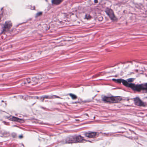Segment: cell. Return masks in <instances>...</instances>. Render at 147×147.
Wrapping results in <instances>:
<instances>
[{"mask_svg":"<svg viewBox=\"0 0 147 147\" xmlns=\"http://www.w3.org/2000/svg\"><path fill=\"white\" fill-rule=\"evenodd\" d=\"M114 81L117 83H122L124 85L127 87L131 88L132 89L137 92H141L142 91L147 92V84H143L139 85H136L135 84L129 83L127 81L123 80H114Z\"/></svg>","mask_w":147,"mask_h":147,"instance_id":"6da1fadb","label":"cell"},{"mask_svg":"<svg viewBox=\"0 0 147 147\" xmlns=\"http://www.w3.org/2000/svg\"><path fill=\"white\" fill-rule=\"evenodd\" d=\"M103 100L104 101L107 102L108 103H117L121 101V100H122V98L120 97H105L104 98Z\"/></svg>","mask_w":147,"mask_h":147,"instance_id":"7a4b0ae2","label":"cell"},{"mask_svg":"<svg viewBox=\"0 0 147 147\" xmlns=\"http://www.w3.org/2000/svg\"><path fill=\"white\" fill-rule=\"evenodd\" d=\"M85 139L82 136H77L76 137L74 138L73 139H71L69 140V142L72 143V142H84Z\"/></svg>","mask_w":147,"mask_h":147,"instance_id":"3957f363","label":"cell"},{"mask_svg":"<svg viewBox=\"0 0 147 147\" xmlns=\"http://www.w3.org/2000/svg\"><path fill=\"white\" fill-rule=\"evenodd\" d=\"M12 26V23L11 22V21H8L6 22L4 25V29H3V33L10 30V29H11Z\"/></svg>","mask_w":147,"mask_h":147,"instance_id":"277c9868","label":"cell"},{"mask_svg":"<svg viewBox=\"0 0 147 147\" xmlns=\"http://www.w3.org/2000/svg\"><path fill=\"white\" fill-rule=\"evenodd\" d=\"M106 12L107 14L110 17V18L113 20H116V17L114 15V12L112 10L110 9H107L106 10Z\"/></svg>","mask_w":147,"mask_h":147,"instance_id":"5b68a950","label":"cell"},{"mask_svg":"<svg viewBox=\"0 0 147 147\" xmlns=\"http://www.w3.org/2000/svg\"><path fill=\"white\" fill-rule=\"evenodd\" d=\"M134 101L136 105H137V106H143L144 105L143 102L141 100V99L139 98H135V99H134Z\"/></svg>","mask_w":147,"mask_h":147,"instance_id":"8992f818","label":"cell"},{"mask_svg":"<svg viewBox=\"0 0 147 147\" xmlns=\"http://www.w3.org/2000/svg\"><path fill=\"white\" fill-rule=\"evenodd\" d=\"M97 134L95 132H91V133H89L87 134L86 135V136H87L88 138H93L96 136Z\"/></svg>","mask_w":147,"mask_h":147,"instance_id":"52a82bcc","label":"cell"},{"mask_svg":"<svg viewBox=\"0 0 147 147\" xmlns=\"http://www.w3.org/2000/svg\"><path fill=\"white\" fill-rule=\"evenodd\" d=\"M63 0H52V4H54L58 5L62 3Z\"/></svg>","mask_w":147,"mask_h":147,"instance_id":"ba28073f","label":"cell"},{"mask_svg":"<svg viewBox=\"0 0 147 147\" xmlns=\"http://www.w3.org/2000/svg\"><path fill=\"white\" fill-rule=\"evenodd\" d=\"M0 19H1V17H0Z\"/></svg>","mask_w":147,"mask_h":147,"instance_id":"9c48e42d","label":"cell"}]
</instances>
